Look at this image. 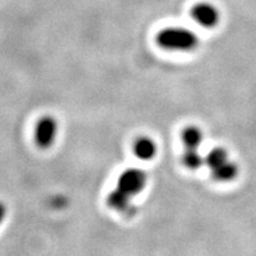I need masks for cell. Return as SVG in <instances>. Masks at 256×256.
Instances as JSON below:
<instances>
[{
  "label": "cell",
  "mask_w": 256,
  "mask_h": 256,
  "mask_svg": "<svg viewBox=\"0 0 256 256\" xmlns=\"http://www.w3.org/2000/svg\"><path fill=\"white\" fill-rule=\"evenodd\" d=\"M203 132L196 126L186 127L182 134V140H183L185 148L198 150V147L203 142Z\"/></svg>",
  "instance_id": "obj_7"
},
{
  "label": "cell",
  "mask_w": 256,
  "mask_h": 256,
  "mask_svg": "<svg viewBox=\"0 0 256 256\" xmlns=\"http://www.w3.org/2000/svg\"><path fill=\"white\" fill-rule=\"evenodd\" d=\"M160 48L171 51H191L198 46V37L186 28L171 26L160 31L156 36Z\"/></svg>",
  "instance_id": "obj_1"
},
{
  "label": "cell",
  "mask_w": 256,
  "mask_h": 256,
  "mask_svg": "<svg viewBox=\"0 0 256 256\" xmlns=\"http://www.w3.org/2000/svg\"><path fill=\"white\" fill-rule=\"evenodd\" d=\"M34 142L42 150H48L54 145L58 136V121L51 115L42 116L34 126Z\"/></svg>",
  "instance_id": "obj_3"
},
{
  "label": "cell",
  "mask_w": 256,
  "mask_h": 256,
  "mask_svg": "<svg viewBox=\"0 0 256 256\" xmlns=\"http://www.w3.org/2000/svg\"><path fill=\"white\" fill-rule=\"evenodd\" d=\"M211 174H212L214 178H215L216 180L230 182L236 178V176L238 174V165L229 159L228 162H226L224 164L218 166L217 168L212 170Z\"/></svg>",
  "instance_id": "obj_8"
},
{
  "label": "cell",
  "mask_w": 256,
  "mask_h": 256,
  "mask_svg": "<svg viewBox=\"0 0 256 256\" xmlns=\"http://www.w3.org/2000/svg\"><path fill=\"white\" fill-rule=\"evenodd\" d=\"M147 184V174L139 168H130L122 171L116 180V188L133 198L144 191Z\"/></svg>",
  "instance_id": "obj_2"
},
{
  "label": "cell",
  "mask_w": 256,
  "mask_h": 256,
  "mask_svg": "<svg viewBox=\"0 0 256 256\" xmlns=\"http://www.w3.org/2000/svg\"><path fill=\"white\" fill-rule=\"evenodd\" d=\"M6 215H8V208H6V206L2 202H0V226L4 223Z\"/></svg>",
  "instance_id": "obj_11"
},
{
  "label": "cell",
  "mask_w": 256,
  "mask_h": 256,
  "mask_svg": "<svg viewBox=\"0 0 256 256\" xmlns=\"http://www.w3.org/2000/svg\"><path fill=\"white\" fill-rule=\"evenodd\" d=\"M192 17L204 28H214L220 22V11L214 5L202 2L192 8Z\"/></svg>",
  "instance_id": "obj_4"
},
{
  "label": "cell",
  "mask_w": 256,
  "mask_h": 256,
  "mask_svg": "<svg viewBox=\"0 0 256 256\" xmlns=\"http://www.w3.org/2000/svg\"><path fill=\"white\" fill-rule=\"evenodd\" d=\"M107 202L108 206L112 209L120 211V212H126V211L130 209V206H132V198L124 194L122 191H120L116 188L108 194Z\"/></svg>",
  "instance_id": "obj_6"
},
{
  "label": "cell",
  "mask_w": 256,
  "mask_h": 256,
  "mask_svg": "<svg viewBox=\"0 0 256 256\" xmlns=\"http://www.w3.org/2000/svg\"><path fill=\"white\" fill-rule=\"evenodd\" d=\"M133 151L136 158L140 160H152L156 156L158 152V147L153 139L148 136H140L138 138L133 145Z\"/></svg>",
  "instance_id": "obj_5"
},
{
  "label": "cell",
  "mask_w": 256,
  "mask_h": 256,
  "mask_svg": "<svg viewBox=\"0 0 256 256\" xmlns=\"http://www.w3.org/2000/svg\"><path fill=\"white\" fill-rule=\"evenodd\" d=\"M183 162L188 168L190 170H197L206 164V158L198 152V150H190L185 148V152L183 154Z\"/></svg>",
  "instance_id": "obj_10"
},
{
  "label": "cell",
  "mask_w": 256,
  "mask_h": 256,
  "mask_svg": "<svg viewBox=\"0 0 256 256\" xmlns=\"http://www.w3.org/2000/svg\"><path fill=\"white\" fill-rule=\"evenodd\" d=\"M228 160L229 156L226 150L222 148V147H215V148L211 150L206 156V164L209 166V168L212 171V170L217 168L226 162H228Z\"/></svg>",
  "instance_id": "obj_9"
}]
</instances>
